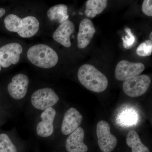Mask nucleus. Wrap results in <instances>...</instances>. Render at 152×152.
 <instances>
[{"instance_id":"nucleus-18","label":"nucleus","mask_w":152,"mask_h":152,"mask_svg":"<svg viewBox=\"0 0 152 152\" xmlns=\"http://www.w3.org/2000/svg\"><path fill=\"white\" fill-rule=\"evenodd\" d=\"M0 152H18L16 147L5 134H0Z\"/></svg>"},{"instance_id":"nucleus-14","label":"nucleus","mask_w":152,"mask_h":152,"mask_svg":"<svg viewBox=\"0 0 152 152\" xmlns=\"http://www.w3.org/2000/svg\"><path fill=\"white\" fill-rule=\"evenodd\" d=\"M75 31V26L73 22L67 20L56 30L53 34V38L57 42L66 48H70L71 46L70 37Z\"/></svg>"},{"instance_id":"nucleus-4","label":"nucleus","mask_w":152,"mask_h":152,"mask_svg":"<svg viewBox=\"0 0 152 152\" xmlns=\"http://www.w3.org/2000/svg\"><path fill=\"white\" fill-rule=\"evenodd\" d=\"M151 83V78L147 75L134 76L124 81L123 90L129 96L138 97L146 92Z\"/></svg>"},{"instance_id":"nucleus-24","label":"nucleus","mask_w":152,"mask_h":152,"mask_svg":"<svg viewBox=\"0 0 152 152\" xmlns=\"http://www.w3.org/2000/svg\"><path fill=\"white\" fill-rule=\"evenodd\" d=\"M1 70V65H0V71Z\"/></svg>"},{"instance_id":"nucleus-21","label":"nucleus","mask_w":152,"mask_h":152,"mask_svg":"<svg viewBox=\"0 0 152 152\" xmlns=\"http://www.w3.org/2000/svg\"><path fill=\"white\" fill-rule=\"evenodd\" d=\"M142 10L148 16H152V1L145 0L142 6Z\"/></svg>"},{"instance_id":"nucleus-16","label":"nucleus","mask_w":152,"mask_h":152,"mask_svg":"<svg viewBox=\"0 0 152 152\" xmlns=\"http://www.w3.org/2000/svg\"><path fill=\"white\" fill-rule=\"evenodd\" d=\"M107 0H88L86 3L85 13L87 17L94 18L102 13L107 6Z\"/></svg>"},{"instance_id":"nucleus-9","label":"nucleus","mask_w":152,"mask_h":152,"mask_svg":"<svg viewBox=\"0 0 152 152\" xmlns=\"http://www.w3.org/2000/svg\"><path fill=\"white\" fill-rule=\"evenodd\" d=\"M28 84L27 76L23 74H18L14 76L8 86V91L13 99H21L24 97L27 93Z\"/></svg>"},{"instance_id":"nucleus-23","label":"nucleus","mask_w":152,"mask_h":152,"mask_svg":"<svg viewBox=\"0 0 152 152\" xmlns=\"http://www.w3.org/2000/svg\"><path fill=\"white\" fill-rule=\"evenodd\" d=\"M150 40L152 41V33H151L150 35Z\"/></svg>"},{"instance_id":"nucleus-11","label":"nucleus","mask_w":152,"mask_h":152,"mask_svg":"<svg viewBox=\"0 0 152 152\" xmlns=\"http://www.w3.org/2000/svg\"><path fill=\"white\" fill-rule=\"evenodd\" d=\"M56 115V111L53 107L44 111L41 115L42 121L38 124L37 132L38 135L47 137L53 132V122Z\"/></svg>"},{"instance_id":"nucleus-20","label":"nucleus","mask_w":152,"mask_h":152,"mask_svg":"<svg viewBox=\"0 0 152 152\" xmlns=\"http://www.w3.org/2000/svg\"><path fill=\"white\" fill-rule=\"evenodd\" d=\"M125 31L127 34V36H125L124 37H122L123 46L125 49H130L136 42V38L129 28H125Z\"/></svg>"},{"instance_id":"nucleus-1","label":"nucleus","mask_w":152,"mask_h":152,"mask_svg":"<svg viewBox=\"0 0 152 152\" xmlns=\"http://www.w3.org/2000/svg\"><path fill=\"white\" fill-rule=\"evenodd\" d=\"M78 78L83 86L94 92H103L108 85L107 77L94 66L88 64L79 68Z\"/></svg>"},{"instance_id":"nucleus-3","label":"nucleus","mask_w":152,"mask_h":152,"mask_svg":"<svg viewBox=\"0 0 152 152\" xmlns=\"http://www.w3.org/2000/svg\"><path fill=\"white\" fill-rule=\"evenodd\" d=\"M27 57L33 64L44 69L55 66L58 61V54L54 50L44 44L31 47L27 52Z\"/></svg>"},{"instance_id":"nucleus-10","label":"nucleus","mask_w":152,"mask_h":152,"mask_svg":"<svg viewBox=\"0 0 152 152\" xmlns=\"http://www.w3.org/2000/svg\"><path fill=\"white\" fill-rule=\"evenodd\" d=\"M83 117L81 114L75 108H71L66 112L62 124V133L65 135L71 133L80 127Z\"/></svg>"},{"instance_id":"nucleus-2","label":"nucleus","mask_w":152,"mask_h":152,"mask_svg":"<svg viewBox=\"0 0 152 152\" xmlns=\"http://www.w3.org/2000/svg\"><path fill=\"white\" fill-rule=\"evenodd\" d=\"M8 31L16 32L23 38H30L38 32L39 22L35 17L29 16L22 19L14 14H10L4 20Z\"/></svg>"},{"instance_id":"nucleus-19","label":"nucleus","mask_w":152,"mask_h":152,"mask_svg":"<svg viewBox=\"0 0 152 152\" xmlns=\"http://www.w3.org/2000/svg\"><path fill=\"white\" fill-rule=\"evenodd\" d=\"M137 54L141 56H150L152 53V42L150 40L142 43L137 50Z\"/></svg>"},{"instance_id":"nucleus-6","label":"nucleus","mask_w":152,"mask_h":152,"mask_svg":"<svg viewBox=\"0 0 152 152\" xmlns=\"http://www.w3.org/2000/svg\"><path fill=\"white\" fill-rule=\"evenodd\" d=\"M58 101V97L54 91L48 88L37 90L33 94L31 98L33 106L41 110L45 111L52 107Z\"/></svg>"},{"instance_id":"nucleus-15","label":"nucleus","mask_w":152,"mask_h":152,"mask_svg":"<svg viewBox=\"0 0 152 152\" xmlns=\"http://www.w3.org/2000/svg\"><path fill=\"white\" fill-rule=\"evenodd\" d=\"M47 15L50 20L57 21L61 24L68 20L69 18L67 7L63 4L51 7L48 11Z\"/></svg>"},{"instance_id":"nucleus-17","label":"nucleus","mask_w":152,"mask_h":152,"mask_svg":"<svg viewBox=\"0 0 152 152\" xmlns=\"http://www.w3.org/2000/svg\"><path fill=\"white\" fill-rule=\"evenodd\" d=\"M126 142L128 146L132 148V152H150L148 148L142 143L135 131L131 130L128 133Z\"/></svg>"},{"instance_id":"nucleus-7","label":"nucleus","mask_w":152,"mask_h":152,"mask_svg":"<svg viewBox=\"0 0 152 152\" xmlns=\"http://www.w3.org/2000/svg\"><path fill=\"white\" fill-rule=\"evenodd\" d=\"M22 46L18 43H11L0 48V65L7 68L12 64H16L20 60L23 52Z\"/></svg>"},{"instance_id":"nucleus-22","label":"nucleus","mask_w":152,"mask_h":152,"mask_svg":"<svg viewBox=\"0 0 152 152\" xmlns=\"http://www.w3.org/2000/svg\"><path fill=\"white\" fill-rule=\"evenodd\" d=\"M5 13L6 10L4 9L0 8V18L4 15Z\"/></svg>"},{"instance_id":"nucleus-8","label":"nucleus","mask_w":152,"mask_h":152,"mask_svg":"<svg viewBox=\"0 0 152 152\" xmlns=\"http://www.w3.org/2000/svg\"><path fill=\"white\" fill-rule=\"evenodd\" d=\"M145 66L141 63L131 62L122 60L117 64L115 69V77L121 81L126 79L139 75L145 70Z\"/></svg>"},{"instance_id":"nucleus-13","label":"nucleus","mask_w":152,"mask_h":152,"mask_svg":"<svg viewBox=\"0 0 152 152\" xmlns=\"http://www.w3.org/2000/svg\"><path fill=\"white\" fill-rule=\"evenodd\" d=\"M85 132L79 127L71 133L67 139L66 148L68 152H87L88 148L84 143Z\"/></svg>"},{"instance_id":"nucleus-12","label":"nucleus","mask_w":152,"mask_h":152,"mask_svg":"<svg viewBox=\"0 0 152 152\" xmlns=\"http://www.w3.org/2000/svg\"><path fill=\"white\" fill-rule=\"evenodd\" d=\"M92 22L88 18L84 19L80 23L77 35L78 46L84 49L88 46L96 32Z\"/></svg>"},{"instance_id":"nucleus-5","label":"nucleus","mask_w":152,"mask_h":152,"mask_svg":"<svg viewBox=\"0 0 152 152\" xmlns=\"http://www.w3.org/2000/svg\"><path fill=\"white\" fill-rule=\"evenodd\" d=\"M98 144L102 152L113 151L117 144V138L111 133L110 127L107 122L101 121L96 126Z\"/></svg>"}]
</instances>
